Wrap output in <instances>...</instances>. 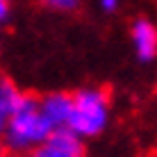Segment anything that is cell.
I'll return each instance as SVG.
<instances>
[{"label": "cell", "instance_id": "12", "mask_svg": "<svg viewBox=\"0 0 157 157\" xmlns=\"http://www.w3.org/2000/svg\"><path fill=\"white\" fill-rule=\"evenodd\" d=\"M0 157H5V155H2V150H0Z\"/></svg>", "mask_w": 157, "mask_h": 157}, {"label": "cell", "instance_id": "8", "mask_svg": "<svg viewBox=\"0 0 157 157\" xmlns=\"http://www.w3.org/2000/svg\"><path fill=\"white\" fill-rule=\"evenodd\" d=\"M32 157H68V155H64V153H59V150H55L52 146H41V148H36V150H32Z\"/></svg>", "mask_w": 157, "mask_h": 157}, {"label": "cell", "instance_id": "1", "mask_svg": "<svg viewBox=\"0 0 157 157\" xmlns=\"http://www.w3.org/2000/svg\"><path fill=\"white\" fill-rule=\"evenodd\" d=\"M52 134L50 123L41 114V100L25 96L14 107L9 128L5 132V141L12 150H36L48 144Z\"/></svg>", "mask_w": 157, "mask_h": 157}, {"label": "cell", "instance_id": "3", "mask_svg": "<svg viewBox=\"0 0 157 157\" xmlns=\"http://www.w3.org/2000/svg\"><path fill=\"white\" fill-rule=\"evenodd\" d=\"M41 114L46 116V121L50 123L52 130L68 128L73 114V96L57 91V94H48L41 100Z\"/></svg>", "mask_w": 157, "mask_h": 157}, {"label": "cell", "instance_id": "6", "mask_svg": "<svg viewBox=\"0 0 157 157\" xmlns=\"http://www.w3.org/2000/svg\"><path fill=\"white\" fill-rule=\"evenodd\" d=\"M21 98H23V94L16 89V84H14V82H9L7 78H0V100H5L7 105L16 107Z\"/></svg>", "mask_w": 157, "mask_h": 157}, {"label": "cell", "instance_id": "9", "mask_svg": "<svg viewBox=\"0 0 157 157\" xmlns=\"http://www.w3.org/2000/svg\"><path fill=\"white\" fill-rule=\"evenodd\" d=\"M48 7H52V9H78V2L75 0H50L48 2Z\"/></svg>", "mask_w": 157, "mask_h": 157}, {"label": "cell", "instance_id": "5", "mask_svg": "<svg viewBox=\"0 0 157 157\" xmlns=\"http://www.w3.org/2000/svg\"><path fill=\"white\" fill-rule=\"evenodd\" d=\"M48 146H52L55 150L68 155V157H82L84 146H82V137L75 134L71 128H62V130H52Z\"/></svg>", "mask_w": 157, "mask_h": 157}, {"label": "cell", "instance_id": "11", "mask_svg": "<svg viewBox=\"0 0 157 157\" xmlns=\"http://www.w3.org/2000/svg\"><path fill=\"white\" fill-rule=\"evenodd\" d=\"M9 16V5L5 2V0H0V23H5Z\"/></svg>", "mask_w": 157, "mask_h": 157}, {"label": "cell", "instance_id": "2", "mask_svg": "<svg viewBox=\"0 0 157 157\" xmlns=\"http://www.w3.org/2000/svg\"><path fill=\"white\" fill-rule=\"evenodd\" d=\"M109 121V98L102 89L89 86L73 96V114L68 128L80 137H96Z\"/></svg>", "mask_w": 157, "mask_h": 157}, {"label": "cell", "instance_id": "7", "mask_svg": "<svg viewBox=\"0 0 157 157\" xmlns=\"http://www.w3.org/2000/svg\"><path fill=\"white\" fill-rule=\"evenodd\" d=\"M12 114H14V107H12V105H7L5 100H0V134L7 132L9 121H12Z\"/></svg>", "mask_w": 157, "mask_h": 157}, {"label": "cell", "instance_id": "10", "mask_svg": "<svg viewBox=\"0 0 157 157\" xmlns=\"http://www.w3.org/2000/svg\"><path fill=\"white\" fill-rule=\"evenodd\" d=\"M100 9H102V12H107V14H112L114 9H118V2H116V0H102Z\"/></svg>", "mask_w": 157, "mask_h": 157}, {"label": "cell", "instance_id": "4", "mask_svg": "<svg viewBox=\"0 0 157 157\" xmlns=\"http://www.w3.org/2000/svg\"><path fill=\"white\" fill-rule=\"evenodd\" d=\"M130 34H132V46L137 50L139 59L150 62L157 55V28L148 18H137L132 23Z\"/></svg>", "mask_w": 157, "mask_h": 157}]
</instances>
